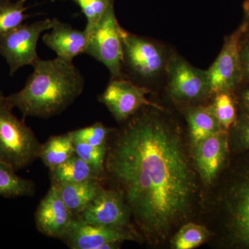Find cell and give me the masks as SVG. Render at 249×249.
Segmentation results:
<instances>
[{
    "label": "cell",
    "instance_id": "6da1fadb",
    "mask_svg": "<svg viewBox=\"0 0 249 249\" xmlns=\"http://www.w3.org/2000/svg\"><path fill=\"white\" fill-rule=\"evenodd\" d=\"M143 108L111 133L106 177L144 237L160 243L189 213L196 180L178 128Z\"/></svg>",
    "mask_w": 249,
    "mask_h": 249
},
{
    "label": "cell",
    "instance_id": "7a4b0ae2",
    "mask_svg": "<svg viewBox=\"0 0 249 249\" xmlns=\"http://www.w3.org/2000/svg\"><path fill=\"white\" fill-rule=\"evenodd\" d=\"M34 71L22 89L4 100L11 107L18 108L23 119H48L61 114L83 93L85 78L73 62L56 57L39 59L33 65Z\"/></svg>",
    "mask_w": 249,
    "mask_h": 249
},
{
    "label": "cell",
    "instance_id": "3957f363",
    "mask_svg": "<svg viewBox=\"0 0 249 249\" xmlns=\"http://www.w3.org/2000/svg\"><path fill=\"white\" fill-rule=\"evenodd\" d=\"M13 109L4 97L0 100V161L18 172L39 158L42 143Z\"/></svg>",
    "mask_w": 249,
    "mask_h": 249
},
{
    "label": "cell",
    "instance_id": "277c9868",
    "mask_svg": "<svg viewBox=\"0 0 249 249\" xmlns=\"http://www.w3.org/2000/svg\"><path fill=\"white\" fill-rule=\"evenodd\" d=\"M123 69L127 79L142 85L153 81L166 72L170 57L157 41L122 29Z\"/></svg>",
    "mask_w": 249,
    "mask_h": 249
},
{
    "label": "cell",
    "instance_id": "5b68a950",
    "mask_svg": "<svg viewBox=\"0 0 249 249\" xmlns=\"http://www.w3.org/2000/svg\"><path fill=\"white\" fill-rule=\"evenodd\" d=\"M122 29L112 4L90 34L85 49V54L106 67L111 78H126L123 69Z\"/></svg>",
    "mask_w": 249,
    "mask_h": 249
},
{
    "label": "cell",
    "instance_id": "8992f818",
    "mask_svg": "<svg viewBox=\"0 0 249 249\" xmlns=\"http://www.w3.org/2000/svg\"><path fill=\"white\" fill-rule=\"evenodd\" d=\"M52 19H42L31 24H23L11 32L0 36V56L6 60L9 73L14 76L23 67L33 65L40 59L37 45L41 34L50 30Z\"/></svg>",
    "mask_w": 249,
    "mask_h": 249
},
{
    "label": "cell",
    "instance_id": "52a82bcc",
    "mask_svg": "<svg viewBox=\"0 0 249 249\" xmlns=\"http://www.w3.org/2000/svg\"><path fill=\"white\" fill-rule=\"evenodd\" d=\"M149 93L150 89L147 87L136 84L127 78H111L98 99L118 123L123 124L145 107L163 110V107L147 99Z\"/></svg>",
    "mask_w": 249,
    "mask_h": 249
},
{
    "label": "cell",
    "instance_id": "ba28073f",
    "mask_svg": "<svg viewBox=\"0 0 249 249\" xmlns=\"http://www.w3.org/2000/svg\"><path fill=\"white\" fill-rule=\"evenodd\" d=\"M166 73L170 96L178 103H196L211 94L207 70H199L182 57L170 55Z\"/></svg>",
    "mask_w": 249,
    "mask_h": 249
},
{
    "label": "cell",
    "instance_id": "9c48e42d",
    "mask_svg": "<svg viewBox=\"0 0 249 249\" xmlns=\"http://www.w3.org/2000/svg\"><path fill=\"white\" fill-rule=\"evenodd\" d=\"M245 36L242 25L224 40L220 53L207 70L211 94L231 91L242 81L240 45Z\"/></svg>",
    "mask_w": 249,
    "mask_h": 249
},
{
    "label": "cell",
    "instance_id": "30bf717a",
    "mask_svg": "<svg viewBox=\"0 0 249 249\" xmlns=\"http://www.w3.org/2000/svg\"><path fill=\"white\" fill-rule=\"evenodd\" d=\"M137 231L104 227L73 219L61 240L71 249H114L124 241L135 240Z\"/></svg>",
    "mask_w": 249,
    "mask_h": 249
},
{
    "label": "cell",
    "instance_id": "8fae6325",
    "mask_svg": "<svg viewBox=\"0 0 249 249\" xmlns=\"http://www.w3.org/2000/svg\"><path fill=\"white\" fill-rule=\"evenodd\" d=\"M131 218L130 211L120 192L103 188L75 219L95 225L130 229L136 231L131 223Z\"/></svg>",
    "mask_w": 249,
    "mask_h": 249
},
{
    "label": "cell",
    "instance_id": "7c38bea8",
    "mask_svg": "<svg viewBox=\"0 0 249 249\" xmlns=\"http://www.w3.org/2000/svg\"><path fill=\"white\" fill-rule=\"evenodd\" d=\"M74 219L53 185L41 200L35 214L37 230L46 236L61 238Z\"/></svg>",
    "mask_w": 249,
    "mask_h": 249
},
{
    "label": "cell",
    "instance_id": "4fadbf2b",
    "mask_svg": "<svg viewBox=\"0 0 249 249\" xmlns=\"http://www.w3.org/2000/svg\"><path fill=\"white\" fill-rule=\"evenodd\" d=\"M51 31L42 36L46 46L56 53L58 58L73 62L78 55L85 53L88 37L86 32L72 27L69 23L53 18Z\"/></svg>",
    "mask_w": 249,
    "mask_h": 249
},
{
    "label": "cell",
    "instance_id": "5bb4252c",
    "mask_svg": "<svg viewBox=\"0 0 249 249\" xmlns=\"http://www.w3.org/2000/svg\"><path fill=\"white\" fill-rule=\"evenodd\" d=\"M195 160L201 179L210 184L224 163L227 142L224 132H219L194 145Z\"/></svg>",
    "mask_w": 249,
    "mask_h": 249
},
{
    "label": "cell",
    "instance_id": "9a60e30c",
    "mask_svg": "<svg viewBox=\"0 0 249 249\" xmlns=\"http://www.w3.org/2000/svg\"><path fill=\"white\" fill-rule=\"evenodd\" d=\"M101 180H88L83 182L55 186L62 201L76 217L98 196L104 188Z\"/></svg>",
    "mask_w": 249,
    "mask_h": 249
},
{
    "label": "cell",
    "instance_id": "2e32d148",
    "mask_svg": "<svg viewBox=\"0 0 249 249\" xmlns=\"http://www.w3.org/2000/svg\"><path fill=\"white\" fill-rule=\"evenodd\" d=\"M49 176L53 186L83 182L88 180H105L76 154L62 164L49 170Z\"/></svg>",
    "mask_w": 249,
    "mask_h": 249
},
{
    "label": "cell",
    "instance_id": "e0dca14e",
    "mask_svg": "<svg viewBox=\"0 0 249 249\" xmlns=\"http://www.w3.org/2000/svg\"><path fill=\"white\" fill-rule=\"evenodd\" d=\"M187 120L194 145L213 134L222 131L212 106L192 108L187 113Z\"/></svg>",
    "mask_w": 249,
    "mask_h": 249
},
{
    "label": "cell",
    "instance_id": "ac0fdd59",
    "mask_svg": "<svg viewBox=\"0 0 249 249\" xmlns=\"http://www.w3.org/2000/svg\"><path fill=\"white\" fill-rule=\"evenodd\" d=\"M74 155L73 137L68 132L50 137L45 143L42 144L39 158L52 170Z\"/></svg>",
    "mask_w": 249,
    "mask_h": 249
},
{
    "label": "cell",
    "instance_id": "d6986e66",
    "mask_svg": "<svg viewBox=\"0 0 249 249\" xmlns=\"http://www.w3.org/2000/svg\"><path fill=\"white\" fill-rule=\"evenodd\" d=\"M35 192L34 181L18 176L11 165L0 161V196L6 198L32 196Z\"/></svg>",
    "mask_w": 249,
    "mask_h": 249
},
{
    "label": "cell",
    "instance_id": "ffe728a7",
    "mask_svg": "<svg viewBox=\"0 0 249 249\" xmlns=\"http://www.w3.org/2000/svg\"><path fill=\"white\" fill-rule=\"evenodd\" d=\"M232 214L236 235L249 245V178L237 189Z\"/></svg>",
    "mask_w": 249,
    "mask_h": 249
},
{
    "label": "cell",
    "instance_id": "44dd1931",
    "mask_svg": "<svg viewBox=\"0 0 249 249\" xmlns=\"http://www.w3.org/2000/svg\"><path fill=\"white\" fill-rule=\"evenodd\" d=\"M25 4L26 0H18L0 6V36L20 27L28 19L29 16L25 14L28 9Z\"/></svg>",
    "mask_w": 249,
    "mask_h": 249
},
{
    "label": "cell",
    "instance_id": "7402d4cb",
    "mask_svg": "<svg viewBox=\"0 0 249 249\" xmlns=\"http://www.w3.org/2000/svg\"><path fill=\"white\" fill-rule=\"evenodd\" d=\"M209 235L204 226L188 223L182 226L173 239V246L176 249H192L204 243Z\"/></svg>",
    "mask_w": 249,
    "mask_h": 249
},
{
    "label": "cell",
    "instance_id": "603a6c76",
    "mask_svg": "<svg viewBox=\"0 0 249 249\" xmlns=\"http://www.w3.org/2000/svg\"><path fill=\"white\" fill-rule=\"evenodd\" d=\"M75 154L86 162L105 180L107 178L106 172V159L107 147H93L84 142L73 140Z\"/></svg>",
    "mask_w": 249,
    "mask_h": 249
},
{
    "label": "cell",
    "instance_id": "cb8c5ba5",
    "mask_svg": "<svg viewBox=\"0 0 249 249\" xmlns=\"http://www.w3.org/2000/svg\"><path fill=\"white\" fill-rule=\"evenodd\" d=\"M114 128L106 127L101 122L71 131L70 132L73 140L84 142L93 147H107L108 141Z\"/></svg>",
    "mask_w": 249,
    "mask_h": 249
},
{
    "label": "cell",
    "instance_id": "d4e9b609",
    "mask_svg": "<svg viewBox=\"0 0 249 249\" xmlns=\"http://www.w3.org/2000/svg\"><path fill=\"white\" fill-rule=\"evenodd\" d=\"M79 6L87 19L85 31L89 38L90 34L107 12L114 0H73Z\"/></svg>",
    "mask_w": 249,
    "mask_h": 249
},
{
    "label": "cell",
    "instance_id": "484cf974",
    "mask_svg": "<svg viewBox=\"0 0 249 249\" xmlns=\"http://www.w3.org/2000/svg\"><path fill=\"white\" fill-rule=\"evenodd\" d=\"M213 109L222 129H228L235 120V107L230 91L216 93Z\"/></svg>",
    "mask_w": 249,
    "mask_h": 249
},
{
    "label": "cell",
    "instance_id": "4316f807",
    "mask_svg": "<svg viewBox=\"0 0 249 249\" xmlns=\"http://www.w3.org/2000/svg\"><path fill=\"white\" fill-rule=\"evenodd\" d=\"M241 41L240 60L242 66V81L249 83V37Z\"/></svg>",
    "mask_w": 249,
    "mask_h": 249
},
{
    "label": "cell",
    "instance_id": "83f0119b",
    "mask_svg": "<svg viewBox=\"0 0 249 249\" xmlns=\"http://www.w3.org/2000/svg\"><path fill=\"white\" fill-rule=\"evenodd\" d=\"M240 139L246 147H249V114H246L239 127Z\"/></svg>",
    "mask_w": 249,
    "mask_h": 249
},
{
    "label": "cell",
    "instance_id": "f1b7e54d",
    "mask_svg": "<svg viewBox=\"0 0 249 249\" xmlns=\"http://www.w3.org/2000/svg\"><path fill=\"white\" fill-rule=\"evenodd\" d=\"M245 9V22L242 25L245 28V35L249 37V0H247L244 4Z\"/></svg>",
    "mask_w": 249,
    "mask_h": 249
},
{
    "label": "cell",
    "instance_id": "f546056e",
    "mask_svg": "<svg viewBox=\"0 0 249 249\" xmlns=\"http://www.w3.org/2000/svg\"><path fill=\"white\" fill-rule=\"evenodd\" d=\"M241 102L242 107L247 111V114H249V87L244 89L241 95Z\"/></svg>",
    "mask_w": 249,
    "mask_h": 249
},
{
    "label": "cell",
    "instance_id": "4dcf8cb0",
    "mask_svg": "<svg viewBox=\"0 0 249 249\" xmlns=\"http://www.w3.org/2000/svg\"><path fill=\"white\" fill-rule=\"evenodd\" d=\"M10 1V0H0V6H1V5L6 4V3L9 2Z\"/></svg>",
    "mask_w": 249,
    "mask_h": 249
},
{
    "label": "cell",
    "instance_id": "1f68e13d",
    "mask_svg": "<svg viewBox=\"0 0 249 249\" xmlns=\"http://www.w3.org/2000/svg\"><path fill=\"white\" fill-rule=\"evenodd\" d=\"M4 95L3 94L2 91H1V90L0 89V100L2 99L4 97Z\"/></svg>",
    "mask_w": 249,
    "mask_h": 249
},
{
    "label": "cell",
    "instance_id": "d6a6232c",
    "mask_svg": "<svg viewBox=\"0 0 249 249\" xmlns=\"http://www.w3.org/2000/svg\"><path fill=\"white\" fill-rule=\"evenodd\" d=\"M52 1H55V0H52Z\"/></svg>",
    "mask_w": 249,
    "mask_h": 249
}]
</instances>
